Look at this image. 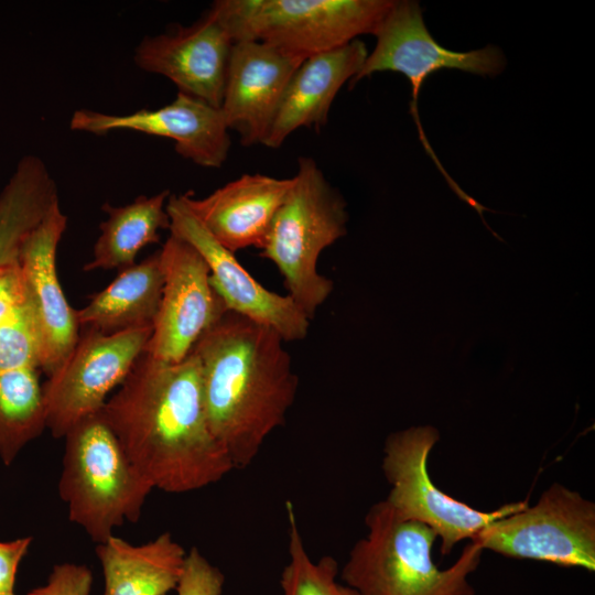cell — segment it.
I'll use <instances>...</instances> for the list:
<instances>
[{
	"mask_svg": "<svg viewBox=\"0 0 595 595\" xmlns=\"http://www.w3.org/2000/svg\"><path fill=\"white\" fill-rule=\"evenodd\" d=\"M100 412L153 489L191 493L234 469L209 429L193 351L177 363L144 353Z\"/></svg>",
	"mask_w": 595,
	"mask_h": 595,
	"instance_id": "6da1fadb",
	"label": "cell"
},
{
	"mask_svg": "<svg viewBox=\"0 0 595 595\" xmlns=\"http://www.w3.org/2000/svg\"><path fill=\"white\" fill-rule=\"evenodd\" d=\"M282 337L227 311L197 339L209 429L234 469L246 468L285 422L299 377Z\"/></svg>",
	"mask_w": 595,
	"mask_h": 595,
	"instance_id": "7a4b0ae2",
	"label": "cell"
},
{
	"mask_svg": "<svg viewBox=\"0 0 595 595\" xmlns=\"http://www.w3.org/2000/svg\"><path fill=\"white\" fill-rule=\"evenodd\" d=\"M365 523L340 570L345 586L359 595H475L468 576L480 561L476 543L441 570L432 560L437 536L424 523L401 518L386 500L371 506Z\"/></svg>",
	"mask_w": 595,
	"mask_h": 595,
	"instance_id": "3957f363",
	"label": "cell"
},
{
	"mask_svg": "<svg viewBox=\"0 0 595 595\" xmlns=\"http://www.w3.org/2000/svg\"><path fill=\"white\" fill-rule=\"evenodd\" d=\"M58 495L68 518L98 543L126 521L137 522L153 487L136 468L101 412L64 436Z\"/></svg>",
	"mask_w": 595,
	"mask_h": 595,
	"instance_id": "277c9868",
	"label": "cell"
},
{
	"mask_svg": "<svg viewBox=\"0 0 595 595\" xmlns=\"http://www.w3.org/2000/svg\"><path fill=\"white\" fill-rule=\"evenodd\" d=\"M339 191L317 163L299 158L293 184L278 209L260 256L281 273L288 295L312 320L334 289L317 262L324 249L347 232L348 213Z\"/></svg>",
	"mask_w": 595,
	"mask_h": 595,
	"instance_id": "5b68a950",
	"label": "cell"
},
{
	"mask_svg": "<svg viewBox=\"0 0 595 595\" xmlns=\"http://www.w3.org/2000/svg\"><path fill=\"white\" fill-rule=\"evenodd\" d=\"M394 0H218L234 43L259 41L302 57L372 34Z\"/></svg>",
	"mask_w": 595,
	"mask_h": 595,
	"instance_id": "8992f818",
	"label": "cell"
},
{
	"mask_svg": "<svg viewBox=\"0 0 595 595\" xmlns=\"http://www.w3.org/2000/svg\"><path fill=\"white\" fill-rule=\"evenodd\" d=\"M439 440V431L431 425L412 426L387 437L382 470L391 488L385 500L401 518L431 528L441 539V553L447 555L458 542L472 540L490 522L529 505L522 500L482 511L439 489L428 472L429 455Z\"/></svg>",
	"mask_w": 595,
	"mask_h": 595,
	"instance_id": "52a82bcc",
	"label": "cell"
},
{
	"mask_svg": "<svg viewBox=\"0 0 595 595\" xmlns=\"http://www.w3.org/2000/svg\"><path fill=\"white\" fill-rule=\"evenodd\" d=\"M482 550L595 571V504L559 483L533 506L497 519L472 540Z\"/></svg>",
	"mask_w": 595,
	"mask_h": 595,
	"instance_id": "ba28073f",
	"label": "cell"
},
{
	"mask_svg": "<svg viewBox=\"0 0 595 595\" xmlns=\"http://www.w3.org/2000/svg\"><path fill=\"white\" fill-rule=\"evenodd\" d=\"M153 326L105 334L84 328L64 361L42 385L46 428L61 439L101 410L145 353Z\"/></svg>",
	"mask_w": 595,
	"mask_h": 595,
	"instance_id": "9c48e42d",
	"label": "cell"
},
{
	"mask_svg": "<svg viewBox=\"0 0 595 595\" xmlns=\"http://www.w3.org/2000/svg\"><path fill=\"white\" fill-rule=\"evenodd\" d=\"M374 35L375 48L368 54L350 86L376 72L391 71L404 75L412 88L411 112L419 136L448 183L452 178L440 165L426 141L418 113V96L425 79L443 69H459L480 76H497L506 66L502 51L487 45L479 50L456 52L441 46L425 26L418 1L401 0L393 4L380 22Z\"/></svg>",
	"mask_w": 595,
	"mask_h": 595,
	"instance_id": "30bf717a",
	"label": "cell"
},
{
	"mask_svg": "<svg viewBox=\"0 0 595 595\" xmlns=\"http://www.w3.org/2000/svg\"><path fill=\"white\" fill-rule=\"evenodd\" d=\"M166 212L169 230L204 259L212 286L228 311L270 327L284 342L303 340L307 336L311 320L300 306L288 294H278L260 284L235 253L212 236L181 195H170Z\"/></svg>",
	"mask_w": 595,
	"mask_h": 595,
	"instance_id": "8fae6325",
	"label": "cell"
},
{
	"mask_svg": "<svg viewBox=\"0 0 595 595\" xmlns=\"http://www.w3.org/2000/svg\"><path fill=\"white\" fill-rule=\"evenodd\" d=\"M159 252L164 281L145 353L177 363L228 310L212 286L207 264L191 245L171 234Z\"/></svg>",
	"mask_w": 595,
	"mask_h": 595,
	"instance_id": "7c38bea8",
	"label": "cell"
},
{
	"mask_svg": "<svg viewBox=\"0 0 595 595\" xmlns=\"http://www.w3.org/2000/svg\"><path fill=\"white\" fill-rule=\"evenodd\" d=\"M66 228L67 216L58 201L26 237L18 259L23 298L37 329L40 369L47 376L79 337L76 310L66 300L56 270L57 248Z\"/></svg>",
	"mask_w": 595,
	"mask_h": 595,
	"instance_id": "4fadbf2b",
	"label": "cell"
},
{
	"mask_svg": "<svg viewBox=\"0 0 595 595\" xmlns=\"http://www.w3.org/2000/svg\"><path fill=\"white\" fill-rule=\"evenodd\" d=\"M232 44L210 8L190 26L144 36L134 48L133 61L142 71L169 78L178 93L220 108Z\"/></svg>",
	"mask_w": 595,
	"mask_h": 595,
	"instance_id": "5bb4252c",
	"label": "cell"
},
{
	"mask_svg": "<svg viewBox=\"0 0 595 595\" xmlns=\"http://www.w3.org/2000/svg\"><path fill=\"white\" fill-rule=\"evenodd\" d=\"M69 128L96 136L130 130L167 138L174 141L181 156L204 167H220L231 145L220 108L183 93L158 109H140L127 115L78 109L71 118Z\"/></svg>",
	"mask_w": 595,
	"mask_h": 595,
	"instance_id": "9a60e30c",
	"label": "cell"
},
{
	"mask_svg": "<svg viewBox=\"0 0 595 595\" xmlns=\"http://www.w3.org/2000/svg\"><path fill=\"white\" fill-rule=\"evenodd\" d=\"M304 60L259 41L232 44L220 111L244 147L262 144L285 88Z\"/></svg>",
	"mask_w": 595,
	"mask_h": 595,
	"instance_id": "2e32d148",
	"label": "cell"
},
{
	"mask_svg": "<svg viewBox=\"0 0 595 595\" xmlns=\"http://www.w3.org/2000/svg\"><path fill=\"white\" fill-rule=\"evenodd\" d=\"M293 177L242 174L203 198L188 191L183 201L212 236L231 252L262 249L273 218L285 199Z\"/></svg>",
	"mask_w": 595,
	"mask_h": 595,
	"instance_id": "e0dca14e",
	"label": "cell"
},
{
	"mask_svg": "<svg viewBox=\"0 0 595 595\" xmlns=\"http://www.w3.org/2000/svg\"><path fill=\"white\" fill-rule=\"evenodd\" d=\"M368 54L356 39L306 57L292 75L262 144L277 149L299 128L323 127L338 90L359 73Z\"/></svg>",
	"mask_w": 595,
	"mask_h": 595,
	"instance_id": "ac0fdd59",
	"label": "cell"
},
{
	"mask_svg": "<svg viewBox=\"0 0 595 595\" xmlns=\"http://www.w3.org/2000/svg\"><path fill=\"white\" fill-rule=\"evenodd\" d=\"M186 554L169 532L138 545L113 534L96 547L104 595H167L176 588Z\"/></svg>",
	"mask_w": 595,
	"mask_h": 595,
	"instance_id": "d6986e66",
	"label": "cell"
},
{
	"mask_svg": "<svg viewBox=\"0 0 595 595\" xmlns=\"http://www.w3.org/2000/svg\"><path fill=\"white\" fill-rule=\"evenodd\" d=\"M160 252L120 270L104 290L76 310L79 327L113 334L153 326L163 289Z\"/></svg>",
	"mask_w": 595,
	"mask_h": 595,
	"instance_id": "ffe728a7",
	"label": "cell"
},
{
	"mask_svg": "<svg viewBox=\"0 0 595 595\" xmlns=\"http://www.w3.org/2000/svg\"><path fill=\"white\" fill-rule=\"evenodd\" d=\"M170 195L164 190L152 196L140 195L122 206L105 203L101 209L107 218L99 225L93 258L84 271L122 270L134 264L144 247L160 241V230L170 229L166 212Z\"/></svg>",
	"mask_w": 595,
	"mask_h": 595,
	"instance_id": "44dd1931",
	"label": "cell"
},
{
	"mask_svg": "<svg viewBox=\"0 0 595 595\" xmlns=\"http://www.w3.org/2000/svg\"><path fill=\"white\" fill-rule=\"evenodd\" d=\"M58 201L44 161L22 156L0 191V268L18 262L22 244Z\"/></svg>",
	"mask_w": 595,
	"mask_h": 595,
	"instance_id": "7402d4cb",
	"label": "cell"
},
{
	"mask_svg": "<svg viewBox=\"0 0 595 595\" xmlns=\"http://www.w3.org/2000/svg\"><path fill=\"white\" fill-rule=\"evenodd\" d=\"M46 428L43 387L37 369L0 372V458L10 465Z\"/></svg>",
	"mask_w": 595,
	"mask_h": 595,
	"instance_id": "603a6c76",
	"label": "cell"
},
{
	"mask_svg": "<svg viewBox=\"0 0 595 595\" xmlns=\"http://www.w3.org/2000/svg\"><path fill=\"white\" fill-rule=\"evenodd\" d=\"M288 520V562L280 577L281 595H345L337 582L339 567L331 555L313 561L304 545L294 507L285 502Z\"/></svg>",
	"mask_w": 595,
	"mask_h": 595,
	"instance_id": "cb8c5ba5",
	"label": "cell"
},
{
	"mask_svg": "<svg viewBox=\"0 0 595 595\" xmlns=\"http://www.w3.org/2000/svg\"><path fill=\"white\" fill-rule=\"evenodd\" d=\"M40 369V343L32 312L23 298L0 326V372Z\"/></svg>",
	"mask_w": 595,
	"mask_h": 595,
	"instance_id": "d4e9b609",
	"label": "cell"
},
{
	"mask_svg": "<svg viewBox=\"0 0 595 595\" xmlns=\"http://www.w3.org/2000/svg\"><path fill=\"white\" fill-rule=\"evenodd\" d=\"M224 584L223 572L194 547L186 554L175 591L177 595H221Z\"/></svg>",
	"mask_w": 595,
	"mask_h": 595,
	"instance_id": "484cf974",
	"label": "cell"
},
{
	"mask_svg": "<svg viewBox=\"0 0 595 595\" xmlns=\"http://www.w3.org/2000/svg\"><path fill=\"white\" fill-rule=\"evenodd\" d=\"M93 573L85 564L64 562L55 564L47 582L31 589L28 595H90Z\"/></svg>",
	"mask_w": 595,
	"mask_h": 595,
	"instance_id": "4316f807",
	"label": "cell"
},
{
	"mask_svg": "<svg viewBox=\"0 0 595 595\" xmlns=\"http://www.w3.org/2000/svg\"><path fill=\"white\" fill-rule=\"evenodd\" d=\"M32 537L0 541V595L14 593L15 576L22 559L28 553Z\"/></svg>",
	"mask_w": 595,
	"mask_h": 595,
	"instance_id": "83f0119b",
	"label": "cell"
},
{
	"mask_svg": "<svg viewBox=\"0 0 595 595\" xmlns=\"http://www.w3.org/2000/svg\"><path fill=\"white\" fill-rule=\"evenodd\" d=\"M22 295L19 263L0 268V326Z\"/></svg>",
	"mask_w": 595,
	"mask_h": 595,
	"instance_id": "f1b7e54d",
	"label": "cell"
},
{
	"mask_svg": "<svg viewBox=\"0 0 595 595\" xmlns=\"http://www.w3.org/2000/svg\"><path fill=\"white\" fill-rule=\"evenodd\" d=\"M345 595H359L358 593H356L355 591H353L351 588L345 586Z\"/></svg>",
	"mask_w": 595,
	"mask_h": 595,
	"instance_id": "f546056e",
	"label": "cell"
},
{
	"mask_svg": "<svg viewBox=\"0 0 595 595\" xmlns=\"http://www.w3.org/2000/svg\"><path fill=\"white\" fill-rule=\"evenodd\" d=\"M2 595H14V593H9V594H2Z\"/></svg>",
	"mask_w": 595,
	"mask_h": 595,
	"instance_id": "4dcf8cb0",
	"label": "cell"
}]
</instances>
